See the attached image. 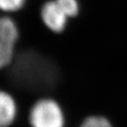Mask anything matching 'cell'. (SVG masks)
<instances>
[{
    "label": "cell",
    "mask_w": 127,
    "mask_h": 127,
    "mask_svg": "<svg viewBox=\"0 0 127 127\" xmlns=\"http://www.w3.org/2000/svg\"><path fill=\"white\" fill-rule=\"evenodd\" d=\"M79 127H113V125L105 117L90 116L82 122Z\"/></svg>",
    "instance_id": "7"
},
{
    "label": "cell",
    "mask_w": 127,
    "mask_h": 127,
    "mask_svg": "<svg viewBox=\"0 0 127 127\" xmlns=\"http://www.w3.org/2000/svg\"><path fill=\"white\" fill-rule=\"evenodd\" d=\"M12 78L22 88L40 91L53 87L58 71L53 64L35 52H25L12 63Z\"/></svg>",
    "instance_id": "1"
},
{
    "label": "cell",
    "mask_w": 127,
    "mask_h": 127,
    "mask_svg": "<svg viewBox=\"0 0 127 127\" xmlns=\"http://www.w3.org/2000/svg\"><path fill=\"white\" fill-rule=\"evenodd\" d=\"M19 39L18 27L12 19L0 16V69L12 64Z\"/></svg>",
    "instance_id": "3"
},
{
    "label": "cell",
    "mask_w": 127,
    "mask_h": 127,
    "mask_svg": "<svg viewBox=\"0 0 127 127\" xmlns=\"http://www.w3.org/2000/svg\"><path fill=\"white\" fill-rule=\"evenodd\" d=\"M26 0H0V11L4 12H14L21 10Z\"/></svg>",
    "instance_id": "8"
},
{
    "label": "cell",
    "mask_w": 127,
    "mask_h": 127,
    "mask_svg": "<svg viewBox=\"0 0 127 127\" xmlns=\"http://www.w3.org/2000/svg\"><path fill=\"white\" fill-rule=\"evenodd\" d=\"M40 14L45 27L53 33L58 34L65 29L69 18L56 0L46 2L41 8Z\"/></svg>",
    "instance_id": "4"
},
{
    "label": "cell",
    "mask_w": 127,
    "mask_h": 127,
    "mask_svg": "<svg viewBox=\"0 0 127 127\" xmlns=\"http://www.w3.org/2000/svg\"><path fill=\"white\" fill-rule=\"evenodd\" d=\"M56 2L65 12L68 18H73L79 14V5L78 0H56Z\"/></svg>",
    "instance_id": "6"
},
{
    "label": "cell",
    "mask_w": 127,
    "mask_h": 127,
    "mask_svg": "<svg viewBox=\"0 0 127 127\" xmlns=\"http://www.w3.org/2000/svg\"><path fill=\"white\" fill-rule=\"evenodd\" d=\"M18 108L12 95L0 90V127H9L17 117Z\"/></svg>",
    "instance_id": "5"
},
{
    "label": "cell",
    "mask_w": 127,
    "mask_h": 127,
    "mask_svg": "<svg viewBox=\"0 0 127 127\" xmlns=\"http://www.w3.org/2000/svg\"><path fill=\"white\" fill-rule=\"evenodd\" d=\"M31 127H64L65 117L61 106L52 98H42L34 103L29 111Z\"/></svg>",
    "instance_id": "2"
}]
</instances>
